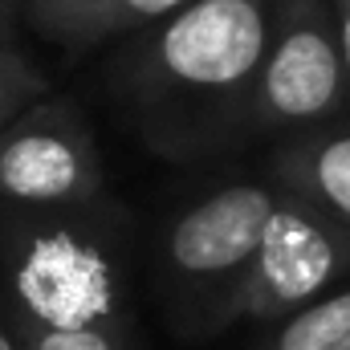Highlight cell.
Here are the masks:
<instances>
[{
    "label": "cell",
    "instance_id": "6da1fadb",
    "mask_svg": "<svg viewBox=\"0 0 350 350\" xmlns=\"http://www.w3.org/2000/svg\"><path fill=\"white\" fill-rule=\"evenodd\" d=\"M8 310L41 330L126 334L122 265L110 232L70 212H16L0 232Z\"/></svg>",
    "mask_w": 350,
    "mask_h": 350
},
{
    "label": "cell",
    "instance_id": "7a4b0ae2",
    "mask_svg": "<svg viewBox=\"0 0 350 350\" xmlns=\"http://www.w3.org/2000/svg\"><path fill=\"white\" fill-rule=\"evenodd\" d=\"M269 25V0H191L135 49L126 86L147 106L232 102L261 74Z\"/></svg>",
    "mask_w": 350,
    "mask_h": 350
},
{
    "label": "cell",
    "instance_id": "3957f363",
    "mask_svg": "<svg viewBox=\"0 0 350 350\" xmlns=\"http://www.w3.org/2000/svg\"><path fill=\"white\" fill-rule=\"evenodd\" d=\"M350 273V228L314 208L310 200L277 187V208L265 224L257 257L224 293L216 322L281 318L318 301Z\"/></svg>",
    "mask_w": 350,
    "mask_h": 350
},
{
    "label": "cell",
    "instance_id": "277c9868",
    "mask_svg": "<svg viewBox=\"0 0 350 350\" xmlns=\"http://www.w3.org/2000/svg\"><path fill=\"white\" fill-rule=\"evenodd\" d=\"M350 102L330 0H281L269 25L261 74L249 90L261 126L326 122Z\"/></svg>",
    "mask_w": 350,
    "mask_h": 350
},
{
    "label": "cell",
    "instance_id": "5b68a950",
    "mask_svg": "<svg viewBox=\"0 0 350 350\" xmlns=\"http://www.w3.org/2000/svg\"><path fill=\"white\" fill-rule=\"evenodd\" d=\"M102 191V155L66 98L29 106L0 131V200L16 212H70Z\"/></svg>",
    "mask_w": 350,
    "mask_h": 350
},
{
    "label": "cell",
    "instance_id": "8992f818",
    "mask_svg": "<svg viewBox=\"0 0 350 350\" xmlns=\"http://www.w3.org/2000/svg\"><path fill=\"white\" fill-rule=\"evenodd\" d=\"M277 208V187L228 183L191 204L167 232V261L187 281H241L257 257L265 224Z\"/></svg>",
    "mask_w": 350,
    "mask_h": 350
},
{
    "label": "cell",
    "instance_id": "52a82bcc",
    "mask_svg": "<svg viewBox=\"0 0 350 350\" xmlns=\"http://www.w3.org/2000/svg\"><path fill=\"white\" fill-rule=\"evenodd\" d=\"M187 4L191 0H33L25 8V21L37 37L53 45L86 49L106 37L159 25Z\"/></svg>",
    "mask_w": 350,
    "mask_h": 350
},
{
    "label": "cell",
    "instance_id": "ba28073f",
    "mask_svg": "<svg viewBox=\"0 0 350 350\" xmlns=\"http://www.w3.org/2000/svg\"><path fill=\"white\" fill-rule=\"evenodd\" d=\"M277 187L310 200L326 216L350 228V131L310 135L273 159Z\"/></svg>",
    "mask_w": 350,
    "mask_h": 350
},
{
    "label": "cell",
    "instance_id": "9c48e42d",
    "mask_svg": "<svg viewBox=\"0 0 350 350\" xmlns=\"http://www.w3.org/2000/svg\"><path fill=\"white\" fill-rule=\"evenodd\" d=\"M269 350H350V285L289 314Z\"/></svg>",
    "mask_w": 350,
    "mask_h": 350
},
{
    "label": "cell",
    "instance_id": "30bf717a",
    "mask_svg": "<svg viewBox=\"0 0 350 350\" xmlns=\"http://www.w3.org/2000/svg\"><path fill=\"white\" fill-rule=\"evenodd\" d=\"M45 94V78L37 66H29L16 49L0 45V131L16 122L29 106H37Z\"/></svg>",
    "mask_w": 350,
    "mask_h": 350
},
{
    "label": "cell",
    "instance_id": "8fae6325",
    "mask_svg": "<svg viewBox=\"0 0 350 350\" xmlns=\"http://www.w3.org/2000/svg\"><path fill=\"white\" fill-rule=\"evenodd\" d=\"M12 338L21 350H126V334H98V330H82V334H66V330H41L25 318L4 314Z\"/></svg>",
    "mask_w": 350,
    "mask_h": 350
},
{
    "label": "cell",
    "instance_id": "7c38bea8",
    "mask_svg": "<svg viewBox=\"0 0 350 350\" xmlns=\"http://www.w3.org/2000/svg\"><path fill=\"white\" fill-rule=\"evenodd\" d=\"M334 8V33H338V49H342V66H347L350 82V0H330Z\"/></svg>",
    "mask_w": 350,
    "mask_h": 350
},
{
    "label": "cell",
    "instance_id": "4fadbf2b",
    "mask_svg": "<svg viewBox=\"0 0 350 350\" xmlns=\"http://www.w3.org/2000/svg\"><path fill=\"white\" fill-rule=\"evenodd\" d=\"M0 350H21L16 338H12V330H8V322H4V314H0Z\"/></svg>",
    "mask_w": 350,
    "mask_h": 350
},
{
    "label": "cell",
    "instance_id": "5bb4252c",
    "mask_svg": "<svg viewBox=\"0 0 350 350\" xmlns=\"http://www.w3.org/2000/svg\"><path fill=\"white\" fill-rule=\"evenodd\" d=\"M29 4H33V0H0V16H4L8 8H29Z\"/></svg>",
    "mask_w": 350,
    "mask_h": 350
}]
</instances>
